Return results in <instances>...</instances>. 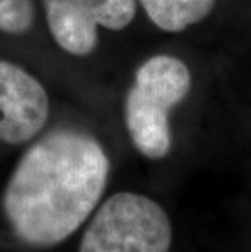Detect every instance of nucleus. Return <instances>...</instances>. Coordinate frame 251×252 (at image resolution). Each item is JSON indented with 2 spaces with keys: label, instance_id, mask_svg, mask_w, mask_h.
Listing matches in <instances>:
<instances>
[{
  "label": "nucleus",
  "instance_id": "1",
  "mask_svg": "<svg viewBox=\"0 0 251 252\" xmlns=\"http://www.w3.org/2000/svg\"><path fill=\"white\" fill-rule=\"evenodd\" d=\"M108 176L109 158L92 133L57 127L30 145L10 174L5 220L25 244H61L98 207Z\"/></svg>",
  "mask_w": 251,
  "mask_h": 252
},
{
  "label": "nucleus",
  "instance_id": "2",
  "mask_svg": "<svg viewBox=\"0 0 251 252\" xmlns=\"http://www.w3.org/2000/svg\"><path fill=\"white\" fill-rule=\"evenodd\" d=\"M193 78L181 59L158 54L142 62L124 103L127 133L137 152L162 159L172 152L170 112L189 94Z\"/></svg>",
  "mask_w": 251,
  "mask_h": 252
},
{
  "label": "nucleus",
  "instance_id": "3",
  "mask_svg": "<svg viewBox=\"0 0 251 252\" xmlns=\"http://www.w3.org/2000/svg\"><path fill=\"white\" fill-rule=\"evenodd\" d=\"M172 241V221L158 202L117 192L95 212L78 252H170Z\"/></svg>",
  "mask_w": 251,
  "mask_h": 252
},
{
  "label": "nucleus",
  "instance_id": "4",
  "mask_svg": "<svg viewBox=\"0 0 251 252\" xmlns=\"http://www.w3.org/2000/svg\"><path fill=\"white\" fill-rule=\"evenodd\" d=\"M52 39L67 54L88 56L98 46V28L121 31L137 13V0H42Z\"/></svg>",
  "mask_w": 251,
  "mask_h": 252
},
{
  "label": "nucleus",
  "instance_id": "5",
  "mask_svg": "<svg viewBox=\"0 0 251 252\" xmlns=\"http://www.w3.org/2000/svg\"><path fill=\"white\" fill-rule=\"evenodd\" d=\"M49 117V96L35 75L0 59V140L26 143L38 135Z\"/></svg>",
  "mask_w": 251,
  "mask_h": 252
},
{
  "label": "nucleus",
  "instance_id": "6",
  "mask_svg": "<svg viewBox=\"0 0 251 252\" xmlns=\"http://www.w3.org/2000/svg\"><path fill=\"white\" fill-rule=\"evenodd\" d=\"M139 2L158 30L167 33H181L209 17L217 0H139Z\"/></svg>",
  "mask_w": 251,
  "mask_h": 252
},
{
  "label": "nucleus",
  "instance_id": "7",
  "mask_svg": "<svg viewBox=\"0 0 251 252\" xmlns=\"http://www.w3.org/2000/svg\"><path fill=\"white\" fill-rule=\"evenodd\" d=\"M33 0H0V31L5 34H25L35 25Z\"/></svg>",
  "mask_w": 251,
  "mask_h": 252
}]
</instances>
